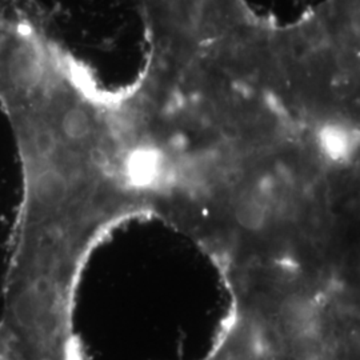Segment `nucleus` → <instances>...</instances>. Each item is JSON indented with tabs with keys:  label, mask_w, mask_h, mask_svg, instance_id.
<instances>
[{
	"label": "nucleus",
	"mask_w": 360,
	"mask_h": 360,
	"mask_svg": "<svg viewBox=\"0 0 360 360\" xmlns=\"http://www.w3.org/2000/svg\"><path fill=\"white\" fill-rule=\"evenodd\" d=\"M235 218L245 230L259 231L266 224L267 211L257 198H247L236 207Z\"/></svg>",
	"instance_id": "obj_1"
}]
</instances>
